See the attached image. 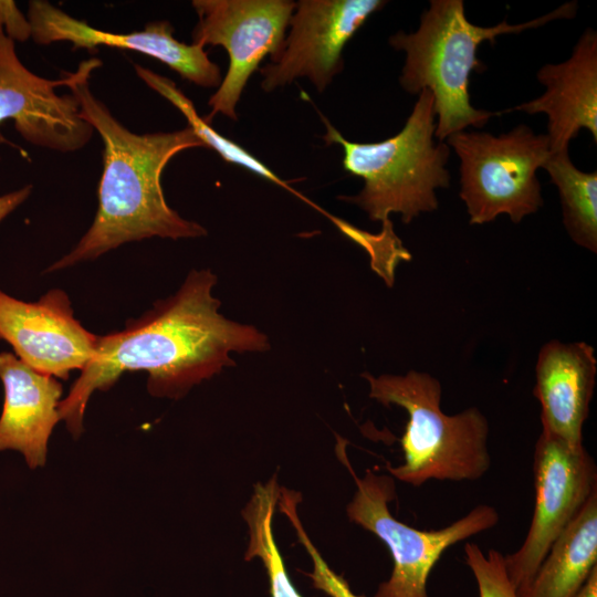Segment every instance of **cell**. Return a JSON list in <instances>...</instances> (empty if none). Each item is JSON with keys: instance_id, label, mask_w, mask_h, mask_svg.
<instances>
[{"instance_id": "obj_6", "label": "cell", "mask_w": 597, "mask_h": 597, "mask_svg": "<svg viewBox=\"0 0 597 597\" xmlns=\"http://www.w3.org/2000/svg\"><path fill=\"white\" fill-rule=\"evenodd\" d=\"M336 450L356 483V492L346 509L348 519L381 540L392 557L391 575L378 586L374 597H429L428 577L444 551L499 523L494 506L479 504L446 527L433 531L411 527L390 513L388 504L397 498L394 478L373 470H366L359 478L339 438Z\"/></svg>"}, {"instance_id": "obj_14", "label": "cell", "mask_w": 597, "mask_h": 597, "mask_svg": "<svg viewBox=\"0 0 597 597\" xmlns=\"http://www.w3.org/2000/svg\"><path fill=\"white\" fill-rule=\"evenodd\" d=\"M536 77L544 93L510 111L547 116L551 153L568 150L569 142L586 128L597 142V32L586 29L572 55L558 64L543 65Z\"/></svg>"}, {"instance_id": "obj_8", "label": "cell", "mask_w": 597, "mask_h": 597, "mask_svg": "<svg viewBox=\"0 0 597 597\" xmlns=\"http://www.w3.org/2000/svg\"><path fill=\"white\" fill-rule=\"evenodd\" d=\"M535 505L522 545L504 556L516 593L528 586L549 548L597 491V467L583 446L542 430L533 461Z\"/></svg>"}, {"instance_id": "obj_4", "label": "cell", "mask_w": 597, "mask_h": 597, "mask_svg": "<svg viewBox=\"0 0 597 597\" xmlns=\"http://www.w3.org/2000/svg\"><path fill=\"white\" fill-rule=\"evenodd\" d=\"M327 145L343 149V168L364 180L360 192L341 197L362 208L371 221L381 222L380 234L395 238L391 213L404 223L438 208L437 188H448L450 147L434 143L437 116L429 90L418 94L410 115L396 135L376 143L347 140L322 114Z\"/></svg>"}, {"instance_id": "obj_18", "label": "cell", "mask_w": 597, "mask_h": 597, "mask_svg": "<svg viewBox=\"0 0 597 597\" xmlns=\"http://www.w3.org/2000/svg\"><path fill=\"white\" fill-rule=\"evenodd\" d=\"M557 187L564 226L573 241L597 252V172L582 171L568 150L551 153L542 166Z\"/></svg>"}, {"instance_id": "obj_12", "label": "cell", "mask_w": 597, "mask_h": 597, "mask_svg": "<svg viewBox=\"0 0 597 597\" xmlns=\"http://www.w3.org/2000/svg\"><path fill=\"white\" fill-rule=\"evenodd\" d=\"M0 339L34 370L62 379L81 370L97 344V335L74 317L66 293L59 289L31 303L0 290Z\"/></svg>"}, {"instance_id": "obj_2", "label": "cell", "mask_w": 597, "mask_h": 597, "mask_svg": "<svg viewBox=\"0 0 597 597\" xmlns=\"http://www.w3.org/2000/svg\"><path fill=\"white\" fill-rule=\"evenodd\" d=\"M101 64L97 59L81 62L75 72L67 73L66 84L78 103L81 117L100 134L104 144L98 209L76 247L48 272L96 259L126 242L207 234L201 224L184 219L167 205L160 181L174 156L185 149L205 147L203 143L189 126L144 135L124 127L90 90V76Z\"/></svg>"}, {"instance_id": "obj_1", "label": "cell", "mask_w": 597, "mask_h": 597, "mask_svg": "<svg viewBox=\"0 0 597 597\" xmlns=\"http://www.w3.org/2000/svg\"><path fill=\"white\" fill-rule=\"evenodd\" d=\"M216 283L211 271L192 270L176 294L129 320L124 329L97 336L93 358L59 405L60 418L74 438L83 432L92 394L111 388L125 371H147V389L155 397L180 398L234 365L230 353L269 349L265 334L218 312Z\"/></svg>"}, {"instance_id": "obj_20", "label": "cell", "mask_w": 597, "mask_h": 597, "mask_svg": "<svg viewBox=\"0 0 597 597\" xmlns=\"http://www.w3.org/2000/svg\"><path fill=\"white\" fill-rule=\"evenodd\" d=\"M137 75L154 91L166 97L187 118L189 127L203 143L205 147L216 150L227 163L244 169L296 193L290 185L277 177L255 156L240 145L220 135L210 123L200 117L192 102L169 78L161 76L140 65H134ZM298 196V193H296Z\"/></svg>"}, {"instance_id": "obj_15", "label": "cell", "mask_w": 597, "mask_h": 597, "mask_svg": "<svg viewBox=\"0 0 597 597\" xmlns=\"http://www.w3.org/2000/svg\"><path fill=\"white\" fill-rule=\"evenodd\" d=\"M3 406L0 416V451L21 453L31 469L42 468L55 425L62 385L39 373L9 352L0 353Z\"/></svg>"}, {"instance_id": "obj_11", "label": "cell", "mask_w": 597, "mask_h": 597, "mask_svg": "<svg viewBox=\"0 0 597 597\" xmlns=\"http://www.w3.org/2000/svg\"><path fill=\"white\" fill-rule=\"evenodd\" d=\"M67 82V74L48 80L29 71L0 22V123L12 119L20 135L35 146L63 153L84 147L94 128L81 117L72 94L55 92Z\"/></svg>"}, {"instance_id": "obj_9", "label": "cell", "mask_w": 597, "mask_h": 597, "mask_svg": "<svg viewBox=\"0 0 597 597\" xmlns=\"http://www.w3.org/2000/svg\"><path fill=\"white\" fill-rule=\"evenodd\" d=\"M198 22L192 43L220 45L229 55V67L217 92L209 98L208 123L217 114L238 119L237 105L251 75L265 56L281 50L295 2L290 0H193Z\"/></svg>"}, {"instance_id": "obj_17", "label": "cell", "mask_w": 597, "mask_h": 597, "mask_svg": "<svg viewBox=\"0 0 597 597\" xmlns=\"http://www.w3.org/2000/svg\"><path fill=\"white\" fill-rule=\"evenodd\" d=\"M597 567V491L556 538L517 597H575Z\"/></svg>"}, {"instance_id": "obj_19", "label": "cell", "mask_w": 597, "mask_h": 597, "mask_svg": "<svg viewBox=\"0 0 597 597\" xmlns=\"http://www.w3.org/2000/svg\"><path fill=\"white\" fill-rule=\"evenodd\" d=\"M280 486L276 476L266 483H256L253 494L242 511L249 527V545L244 559L259 557L266 569L271 597H302L285 569L273 536V515Z\"/></svg>"}, {"instance_id": "obj_3", "label": "cell", "mask_w": 597, "mask_h": 597, "mask_svg": "<svg viewBox=\"0 0 597 597\" xmlns=\"http://www.w3.org/2000/svg\"><path fill=\"white\" fill-rule=\"evenodd\" d=\"M576 12L577 2L572 1L523 23L510 24L504 20L493 27H480L467 19L462 0H431L417 31H398L389 38L395 50L406 53L400 85L409 94L418 95L426 88L431 92L437 116L434 137L439 142L469 126L482 128L501 112L471 105V72L486 69L478 59L480 44L484 41L494 44L502 34H517L554 20L572 19Z\"/></svg>"}, {"instance_id": "obj_24", "label": "cell", "mask_w": 597, "mask_h": 597, "mask_svg": "<svg viewBox=\"0 0 597 597\" xmlns=\"http://www.w3.org/2000/svg\"><path fill=\"white\" fill-rule=\"evenodd\" d=\"M575 597H597V567L593 569L586 583Z\"/></svg>"}, {"instance_id": "obj_21", "label": "cell", "mask_w": 597, "mask_h": 597, "mask_svg": "<svg viewBox=\"0 0 597 597\" xmlns=\"http://www.w3.org/2000/svg\"><path fill=\"white\" fill-rule=\"evenodd\" d=\"M301 499V493L281 486L277 505L280 511L291 522L297 535L298 542L304 546L312 558L313 570L305 575L311 578L313 587L324 591L329 597H364L356 595L350 589L347 580L343 576L336 574L327 565L318 549L308 537L297 514V505Z\"/></svg>"}, {"instance_id": "obj_23", "label": "cell", "mask_w": 597, "mask_h": 597, "mask_svg": "<svg viewBox=\"0 0 597 597\" xmlns=\"http://www.w3.org/2000/svg\"><path fill=\"white\" fill-rule=\"evenodd\" d=\"M32 186L28 185L15 191L0 196V221L19 207L31 193Z\"/></svg>"}, {"instance_id": "obj_10", "label": "cell", "mask_w": 597, "mask_h": 597, "mask_svg": "<svg viewBox=\"0 0 597 597\" xmlns=\"http://www.w3.org/2000/svg\"><path fill=\"white\" fill-rule=\"evenodd\" d=\"M387 1L300 0L290 19V33L265 66L261 87L271 92L306 77L322 93L343 71L347 42Z\"/></svg>"}, {"instance_id": "obj_13", "label": "cell", "mask_w": 597, "mask_h": 597, "mask_svg": "<svg viewBox=\"0 0 597 597\" xmlns=\"http://www.w3.org/2000/svg\"><path fill=\"white\" fill-rule=\"evenodd\" d=\"M28 21L31 38L39 44L67 41L75 50L100 45L132 50L165 63L196 85L219 87L222 82L219 66L208 57L205 48L178 41L168 21H153L144 30L132 33L106 32L43 0L29 2Z\"/></svg>"}, {"instance_id": "obj_22", "label": "cell", "mask_w": 597, "mask_h": 597, "mask_svg": "<svg viewBox=\"0 0 597 597\" xmlns=\"http://www.w3.org/2000/svg\"><path fill=\"white\" fill-rule=\"evenodd\" d=\"M464 555L475 579L479 597H517L504 565V555L496 549L485 554L474 543H467Z\"/></svg>"}, {"instance_id": "obj_16", "label": "cell", "mask_w": 597, "mask_h": 597, "mask_svg": "<svg viewBox=\"0 0 597 597\" xmlns=\"http://www.w3.org/2000/svg\"><path fill=\"white\" fill-rule=\"evenodd\" d=\"M535 371L542 430L583 446L597 371L594 348L585 342L551 341L542 346Z\"/></svg>"}, {"instance_id": "obj_5", "label": "cell", "mask_w": 597, "mask_h": 597, "mask_svg": "<svg viewBox=\"0 0 597 597\" xmlns=\"http://www.w3.org/2000/svg\"><path fill=\"white\" fill-rule=\"evenodd\" d=\"M363 377L370 398L399 406L409 417L400 439L404 463L386 468L394 479L420 486L429 480L476 481L489 471V422L478 408L444 413L441 385L427 373Z\"/></svg>"}, {"instance_id": "obj_7", "label": "cell", "mask_w": 597, "mask_h": 597, "mask_svg": "<svg viewBox=\"0 0 597 597\" xmlns=\"http://www.w3.org/2000/svg\"><path fill=\"white\" fill-rule=\"evenodd\" d=\"M460 160V198L471 224L507 214L519 223L543 206L537 169L551 154L546 134L521 124L494 136L462 130L447 138Z\"/></svg>"}]
</instances>
